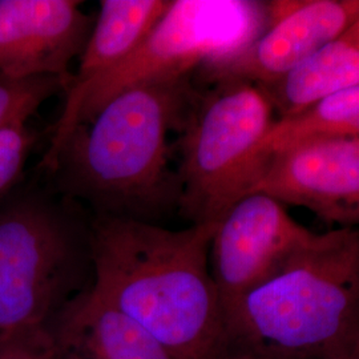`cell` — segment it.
Returning a JSON list of instances; mask_svg holds the SVG:
<instances>
[{
	"label": "cell",
	"instance_id": "e0dca14e",
	"mask_svg": "<svg viewBox=\"0 0 359 359\" xmlns=\"http://www.w3.org/2000/svg\"><path fill=\"white\" fill-rule=\"evenodd\" d=\"M0 359H59L50 326L0 333Z\"/></svg>",
	"mask_w": 359,
	"mask_h": 359
},
{
	"label": "cell",
	"instance_id": "3957f363",
	"mask_svg": "<svg viewBox=\"0 0 359 359\" xmlns=\"http://www.w3.org/2000/svg\"><path fill=\"white\" fill-rule=\"evenodd\" d=\"M225 320L229 341L264 358H347L359 335V229L316 233Z\"/></svg>",
	"mask_w": 359,
	"mask_h": 359
},
{
	"label": "cell",
	"instance_id": "9a60e30c",
	"mask_svg": "<svg viewBox=\"0 0 359 359\" xmlns=\"http://www.w3.org/2000/svg\"><path fill=\"white\" fill-rule=\"evenodd\" d=\"M69 81L53 76L8 77L0 75V130L27 123L39 108Z\"/></svg>",
	"mask_w": 359,
	"mask_h": 359
},
{
	"label": "cell",
	"instance_id": "277c9868",
	"mask_svg": "<svg viewBox=\"0 0 359 359\" xmlns=\"http://www.w3.org/2000/svg\"><path fill=\"white\" fill-rule=\"evenodd\" d=\"M277 118L269 95L238 79L213 83L193 104L180 139L177 208L192 224L217 222L256 192L262 145Z\"/></svg>",
	"mask_w": 359,
	"mask_h": 359
},
{
	"label": "cell",
	"instance_id": "ba28073f",
	"mask_svg": "<svg viewBox=\"0 0 359 359\" xmlns=\"http://www.w3.org/2000/svg\"><path fill=\"white\" fill-rule=\"evenodd\" d=\"M256 192L304 206L341 228L358 226V137H314L271 154Z\"/></svg>",
	"mask_w": 359,
	"mask_h": 359
},
{
	"label": "cell",
	"instance_id": "6da1fadb",
	"mask_svg": "<svg viewBox=\"0 0 359 359\" xmlns=\"http://www.w3.org/2000/svg\"><path fill=\"white\" fill-rule=\"evenodd\" d=\"M216 225L172 231L152 221L95 216L88 236L90 289L175 358H215L229 342L209 262Z\"/></svg>",
	"mask_w": 359,
	"mask_h": 359
},
{
	"label": "cell",
	"instance_id": "8fae6325",
	"mask_svg": "<svg viewBox=\"0 0 359 359\" xmlns=\"http://www.w3.org/2000/svg\"><path fill=\"white\" fill-rule=\"evenodd\" d=\"M169 0H103L90 28V36L80 53V65L67 87L63 114L59 117L51 144L40 167L57 154L75 127L77 112L93 84L123 65L151 34L167 11Z\"/></svg>",
	"mask_w": 359,
	"mask_h": 359
},
{
	"label": "cell",
	"instance_id": "4fadbf2b",
	"mask_svg": "<svg viewBox=\"0 0 359 359\" xmlns=\"http://www.w3.org/2000/svg\"><path fill=\"white\" fill-rule=\"evenodd\" d=\"M354 87H359V18L304 65L264 90L277 117H283Z\"/></svg>",
	"mask_w": 359,
	"mask_h": 359
},
{
	"label": "cell",
	"instance_id": "9c48e42d",
	"mask_svg": "<svg viewBox=\"0 0 359 359\" xmlns=\"http://www.w3.org/2000/svg\"><path fill=\"white\" fill-rule=\"evenodd\" d=\"M359 18V0L270 1L264 32L231 62L206 71L212 83L238 79L266 90L304 65Z\"/></svg>",
	"mask_w": 359,
	"mask_h": 359
},
{
	"label": "cell",
	"instance_id": "2e32d148",
	"mask_svg": "<svg viewBox=\"0 0 359 359\" xmlns=\"http://www.w3.org/2000/svg\"><path fill=\"white\" fill-rule=\"evenodd\" d=\"M35 136L27 123H16L0 130V200L13 191L20 177Z\"/></svg>",
	"mask_w": 359,
	"mask_h": 359
},
{
	"label": "cell",
	"instance_id": "8992f818",
	"mask_svg": "<svg viewBox=\"0 0 359 359\" xmlns=\"http://www.w3.org/2000/svg\"><path fill=\"white\" fill-rule=\"evenodd\" d=\"M269 18L270 3L262 1H169L142 46L86 93L74 129L123 90L192 76L196 71L204 74L231 62L264 32Z\"/></svg>",
	"mask_w": 359,
	"mask_h": 359
},
{
	"label": "cell",
	"instance_id": "52a82bcc",
	"mask_svg": "<svg viewBox=\"0 0 359 359\" xmlns=\"http://www.w3.org/2000/svg\"><path fill=\"white\" fill-rule=\"evenodd\" d=\"M314 236L266 193H250L234 203L218 219L209 252L224 313L281 269Z\"/></svg>",
	"mask_w": 359,
	"mask_h": 359
},
{
	"label": "cell",
	"instance_id": "7a4b0ae2",
	"mask_svg": "<svg viewBox=\"0 0 359 359\" xmlns=\"http://www.w3.org/2000/svg\"><path fill=\"white\" fill-rule=\"evenodd\" d=\"M191 79L123 90L79 124L43 167L57 192L88 204L96 216L151 221L177 208L170 136L181 135L197 99Z\"/></svg>",
	"mask_w": 359,
	"mask_h": 359
},
{
	"label": "cell",
	"instance_id": "5b68a950",
	"mask_svg": "<svg viewBox=\"0 0 359 359\" xmlns=\"http://www.w3.org/2000/svg\"><path fill=\"white\" fill-rule=\"evenodd\" d=\"M69 201L39 189L0 200V333L48 325L71 299L84 228Z\"/></svg>",
	"mask_w": 359,
	"mask_h": 359
},
{
	"label": "cell",
	"instance_id": "5bb4252c",
	"mask_svg": "<svg viewBox=\"0 0 359 359\" xmlns=\"http://www.w3.org/2000/svg\"><path fill=\"white\" fill-rule=\"evenodd\" d=\"M333 136L359 139V87L334 92L297 114L277 117L262 151L268 160L297 142Z\"/></svg>",
	"mask_w": 359,
	"mask_h": 359
},
{
	"label": "cell",
	"instance_id": "ac0fdd59",
	"mask_svg": "<svg viewBox=\"0 0 359 359\" xmlns=\"http://www.w3.org/2000/svg\"><path fill=\"white\" fill-rule=\"evenodd\" d=\"M359 355V335L358 338H357V341H355V344H354V347H353V350H351V353H350V355L348 357H358ZM347 357V358H348Z\"/></svg>",
	"mask_w": 359,
	"mask_h": 359
},
{
	"label": "cell",
	"instance_id": "d6986e66",
	"mask_svg": "<svg viewBox=\"0 0 359 359\" xmlns=\"http://www.w3.org/2000/svg\"><path fill=\"white\" fill-rule=\"evenodd\" d=\"M345 359H359V355H358V357H348V358H345Z\"/></svg>",
	"mask_w": 359,
	"mask_h": 359
},
{
	"label": "cell",
	"instance_id": "30bf717a",
	"mask_svg": "<svg viewBox=\"0 0 359 359\" xmlns=\"http://www.w3.org/2000/svg\"><path fill=\"white\" fill-rule=\"evenodd\" d=\"M90 25L76 0H0V75L69 81Z\"/></svg>",
	"mask_w": 359,
	"mask_h": 359
},
{
	"label": "cell",
	"instance_id": "7c38bea8",
	"mask_svg": "<svg viewBox=\"0 0 359 359\" xmlns=\"http://www.w3.org/2000/svg\"><path fill=\"white\" fill-rule=\"evenodd\" d=\"M59 359H176L154 335L92 289L48 323Z\"/></svg>",
	"mask_w": 359,
	"mask_h": 359
}]
</instances>
